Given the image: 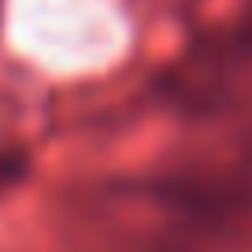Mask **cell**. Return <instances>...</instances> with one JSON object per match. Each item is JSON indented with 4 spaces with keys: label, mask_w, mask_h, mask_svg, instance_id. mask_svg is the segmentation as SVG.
Here are the masks:
<instances>
[{
    "label": "cell",
    "mask_w": 252,
    "mask_h": 252,
    "mask_svg": "<svg viewBox=\"0 0 252 252\" xmlns=\"http://www.w3.org/2000/svg\"><path fill=\"white\" fill-rule=\"evenodd\" d=\"M19 171H23V163H19V159H15V156H0V189L8 186V182H11V178H15V174H19Z\"/></svg>",
    "instance_id": "cell-1"
}]
</instances>
